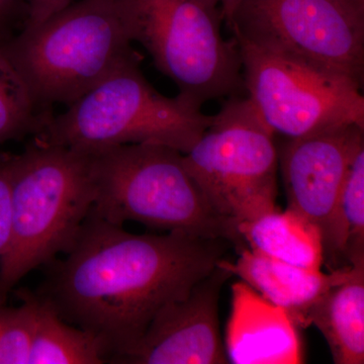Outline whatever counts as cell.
<instances>
[{
  "label": "cell",
  "instance_id": "cell-1",
  "mask_svg": "<svg viewBox=\"0 0 364 364\" xmlns=\"http://www.w3.org/2000/svg\"><path fill=\"white\" fill-rule=\"evenodd\" d=\"M232 247L188 232L132 234L91 210L65 258L46 265L36 294L69 324L102 337L114 363L163 306L188 296Z\"/></svg>",
  "mask_w": 364,
  "mask_h": 364
},
{
  "label": "cell",
  "instance_id": "cell-2",
  "mask_svg": "<svg viewBox=\"0 0 364 364\" xmlns=\"http://www.w3.org/2000/svg\"><path fill=\"white\" fill-rule=\"evenodd\" d=\"M37 109L77 102L119 66L132 48L116 0H79L0 44Z\"/></svg>",
  "mask_w": 364,
  "mask_h": 364
},
{
  "label": "cell",
  "instance_id": "cell-3",
  "mask_svg": "<svg viewBox=\"0 0 364 364\" xmlns=\"http://www.w3.org/2000/svg\"><path fill=\"white\" fill-rule=\"evenodd\" d=\"M93 203L90 152L33 139L13 155L11 238L0 257V299L70 249Z\"/></svg>",
  "mask_w": 364,
  "mask_h": 364
},
{
  "label": "cell",
  "instance_id": "cell-4",
  "mask_svg": "<svg viewBox=\"0 0 364 364\" xmlns=\"http://www.w3.org/2000/svg\"><path fill=\"white\" fill-rule=\"evenodd\" d=\"M95 186L92 212L124 226L136 222L247 247L233 223L208 202L186 169L183 154L156 144H130L90 152Z\"/></svg>",
  "mask_w": 364,
  "mask_h": 364
},
{
  "label": "cell",
  "instance_id": "cell-5",
  "mask_svg": "<svg viewBox=\"0 0 364 364\" xmlns=\"http://www.w3.org/2000/svg\"><path fill=\"white\" fill-rule=\"evenodd\" d=\"M141 59L129 60L65 112L53 114L33 140L85 152L130 144L188 152L213 116L178 95L158 92L144 76Z\"/></svg>",
  "mask_w": 364,
  "mask_h": 364
},
{
  "label": "cell",
  "instance_id": "cell-6",
  "mask_svg": "<svg viewBox=\"0 0 364 364\" xmlns=\"http://www.w3.org/2000/svg\"><path fill=\"white\" fill-rule=\"evenodd\" d=\"M116 2L129 39L147 50L178 97L202 107L245 90L238 44L223 37L224 18L215 0Z\"/></svg>",
  "mask_w": 364,
  "mask_h": 364
},
{
  "label": "cell",
  "instance_id": "cell-7",
  "mask_svg": "<svg viewBox=\"0 0 364 364\" xmlns=\"http://www.w3.org/2000/svg\"><path fill=\"white\" fill-rule=\"evenodd\" d=\"M183 162L215 212L237 228L274 210L279 149L248 97L228 100Z\"/></svg>",
  "mask_w": 364,
  "mask_h": 364
},
{
  "label": "cell",
  "instance_id": "cell-8",
  "mask_svg": "<svg viewBox=\"0 0 364 364\" xmlns=\"http://www.w3.org/2000/svg\"><path fill=\"white\" fill-rule=\"evenodd\" d=\"M226 23L235 40L363 86L364 11L349 0H240Z\"/></svg>",
  "mask_w": 364,
  "mask_h": 364
},
{
  "label": "cell",
  "instance_id": "cell-9",
  "mask_svg": "<svg viewBox=\"0 0 364 364\" xmlns=\"http://www.w3.org/2000/svg\"><path fill=\"white\" fill-rule=\"evenodd\" d=\"M236 42L244 87L274 136L298 139L351 124L364 128L363 86L355 81Z\"/></svg>",
  "mask_w": 364,
  "mask_h": 364
},
{
  "label": "cell",
  "instance_id": "cell-10",
  "mask_svg": "<svg viewBox=\"0 0 364 364\" xmlns=\"http://www.w3.org/2000/svg\"><path fill=\"white\" fill-rule=\"evenodd\" d=\"M231 277L219 262L188 296L163 306L142 338L114 363H227L220 334L219 299Z\"/></svg>",
  "mask_w": 364,
  "mask_h": 364
},
{
  "label": "cell",
  "instance_id": "cell-11",
  "mask_svg": "<svg viewBox=\"0 0 364 364\" xmlns=\"http://www.w3.org/2000/svg\"><path fill=\"white\" fill-rule=\"evenodd\" d=\"M364 142V128L351 124L315 135L286 139L279 166L287 205L320 229L323 244L351 158Z\"/></svg>",
  "mask_w": 364,
  "mask_h": 364
},
{
  "label": "cell",
  "instance_id": "cell-12",
  "mask_svg": "<svg viewBox=\"0 0 364 364\" xmlns=\"http://www.w3.org/2000/svg\"><path fill=\"white\" fill-rule=\"evenodd\" d=\"M225 350L234 364L304 363L299 328L291 316L242 280L232 286Z\"/></svg>",
  "mask_w": 364,
  "mask_h": 364
},
{
  "label": "cell",
  "instance_id": "cell-13",
  "mask_svg": "<svg viewBox=\"0 0 364 364\" xmlns=\"http://www.w3.org/2000/svg\"><path fill=\"white\" fill-rule=\"evenodd\" d=\"M238 253L235 262L225 258L220 265L240 277L273 305L284 309L299 329L309 327L308 316L314 304L328 289L349 279L358 264L324 273L287 264L248 247Z\"/></svg>",
  "mask_w": 364,
  "mask_h": 364
},
{
  "label": "cell",
  "instance_id": "cell-14",
  "mask_svg": "<svg viewBox=\"0 0 364 364\" xmlns=\"http://www.w3.org/2000/svg\"><path fill=\"white\" fill-rule=\"evenodd\" d=\"M308 324L322 333L334 363H364V262L314 304Z\"/></svg>",
  "mask_w": 364,
  "mask_h": 364
},
{
  "label": "cell",
  "instance_id": "cell-15",
  "mask_svg": "<svg viewBox=\"0 0 364 364\" xmlns=\"http://www.w3.org/2000/svg\"><path fill=\"white\" fill-rule=\"evenodd\" d=\"M247 247L287 264L321 270L324 244L320 229L293 208H277L238 227Z\"/></svg>",
  "mask_w": 364,
  "mask_h": 364
},
{
  "label": "cell",
  "instance_id": "cell-16",
  "mask_svg": "<svg viewBox=\"0 0 364 364\" xmlns=\"http://www.w3.org/2000/svg\"><path fill=\"white\" fill-rule=\"evenodd\" d=\"M35 318L28 364L109 363L112 351L102 337L69 324L33 293Z\"/></svg>",
  "mask_w": 364,
  "mask_h": 364
},
{
  "label": "cell",
  "instance_id": "cell-17",
  "mask_svg": "<svg viewBox=\"0 0 364 364\" xmlns=\"http://www.w3.org/2000/svg\"><path fill=\"white\" fill-rule=\"evenodd\" d=\"M325 257L333 269L341 262H364V142L356 148L340 189L324 240Z\"/></svg>",
  "mask_w": 364,
  "mask_h": 364
},
{
  "label": "cell",
  "instance_id": "cell-18",
  "mask_svg": "<svg viewBox=\"0 0 364 364\" xmlns=\"http://www.w3.org/2000/svg\"><path fill=\"white\" fill-rule=\"evenodd\" d=\"M52 114L37 109L20 76L0 51V147L37 136Z\"/></svg>",
  "mask_w": 364,
  "mask_h": 364
},
{
  "label": "cell",
  "instance_id": "cell-19",
  "mask_svg": "<svg viewBox=\"0 0 364 364\" xmlns=\"http://www.w3.org/2000/svg\"><path fill=\"white\" fill-rule=\"evenodd\" d=\"M18 306H9L0 299V364H28L35 303L33 291H16Z\"/></svg>",
  "mask_w": 364,
  "mask_h": 364
},
{
  "label": "cell",
  "instance_id": "cell-20",
  "mask_svg": "<svg viewBox=\"0 0 364 364\" xmlns=\"http://www.w3.org/2000/svg\"><path fill=\"white\" fill-rule=\"evenodd\" d=\"M13 154L0 151V257L6 252L11 238Z\"/></svg>",
  "mask_w": 364,
  "mask_h": 364
},
{
  "label": "cell",
  "instance_id": "cell-21",
  "mask_svg": "<svg viewBox=\"0 0 364 364\" xmlns=\"http://www.w3.org/2000/svg\"><path fill=\"white\" fill-rule=\"evenodd\" d=\"M26 16L25 0H0V44L23 28Z\"/></svg>",
  "mask_w": 364,
  "mask_h": 364
},
{
  "label": "cell",
  "instance_id": "cell-22",
  "mask_svg": "<svg viewBox=\"0 0 364 364\" xmlns=\"http://www.w3.org/2000/svg\"><path fill=\"white\" fill-rule=\"evenodd\" d=\"M72 2L73 0H25L26 16L23 28L39 25Z\"/></svg>",
  "mask_w": 364,
  "mask_h": 364
},
{
  "label": "cell",
  "instance_id": "cell-23",
  "mask_svg": "<svg viewBox=\"0 0 364 364\" xmlns=\"http://www.w3.org/2000/svg\"><path fill=\"white\" fill-rule=\"evenodd\" d=\"M239 1H240V0H215V4H217L220 9H221L224 21L227 23V21H229L230 16H231L232 13H233L235 6H237Z\"/></svg>",
  "mask_w": 364,
  "mask_h": 364
}]
</instances>
